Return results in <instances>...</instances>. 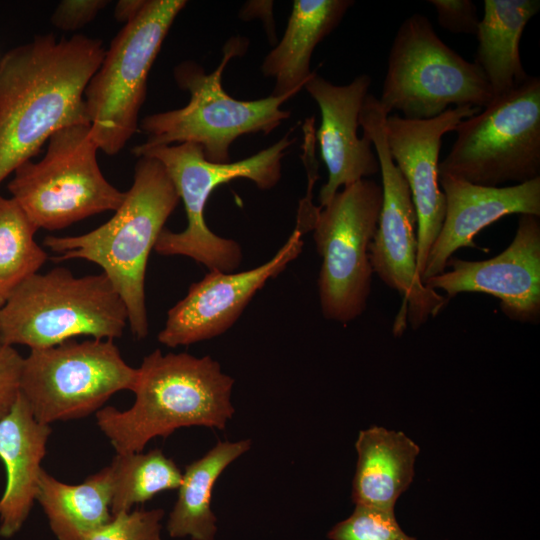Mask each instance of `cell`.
<instances>
[{
    "label": "cell",
    "instance_id": "12",
    "mask_svg": "<svg viewBox=\"0 0 540 540\" xmlns=\"http://www.w3.org/2000/svg\"><path fill=\"white\" fill-rule=\"evenodd\" d=\"M382 206V187L361 179L317 207L311 231L322 258L317 279L320 309L326 320L346 324L367 308L372 286L369 246Z\"/></svg>",
    "mask_w": 540,
    "mask_h": 540
},
{
    "label": "cell",
    "instance_id": "11",
    "mask_svg": "<svg viewBox=\"0 0 540 540\" xmlns=\"http://www.w3.org/2000/svg\"><path fill=\"white\" fill-rule=\"evenodd\" d=\"M455 132L440 174L487 187L540 177V78L494 98Z\"/></svg>",
    "mask_w": 540,
    "mask_h": 540
},
{
    "label": "cell",
    "instance_id": "21",
    "mask_svg": "<svg viewBox=\"0 0 540 540\" xmlns=\"http://www.w3.org/2000/svg\"><path fill=\"white\" fill-rule=\"evenodd\" d=\"M358 459L352 482L355 505L394 510L414 477L419 446L401 431L373 426L355 443Z\"/></svg>",
    "mask_w": 540,
    "mask_h": 540
},
{
    "label": "cell",
    "instance_id": "31",
    "mask_svg": "<svg viewBox=\"0 0 540 540\" xmlns=\"http://www.w3.org/2000/svg\"><path fill=\"white\" fill-rule=\"evenodd\" d=\"M108 3L107 0H63L54 10L51 23L60 30L75 31L90 23Z\"/></svg>",
    "mask_w": 540,
    "mask_h": 540
},
{
    "label": "cell",
    "instance_id": "26",
    "mask_svg": "<svg viewBox=\"0 0 540 540\" xmlns=\"http://www.w3.org/2000/svg\"><path fill=\"white\" fill-rule=\"evenodd\" d=\"M36 232L16 201L0 194V308L48 259Z\"/></svg>",
    "mask_w": 540,
    "mask_h": 540
},
{
    "label": "cell",
    "instance_id": "16",
    "mask_svg": "<svg viewBox=\"0 0 540 540\" xmlns=\"http://www.w3.org/2000/svg\"><path fill=\"white\" fill-rule=\"evenodd\" d=\"M480 110L461 106L449 108L430 119H406L397 114L386 118L388 150L410 188L416 210L420 278L445 215V196L438 181L442 138Z\"/></svg>",
    "mask_w": 540,
    "mask_h": 540
},
{
    "label": "cell",
    "instance_id": "27",
    "mask_svg": "<svg viewBox=\"0 0 540 540\" xmlns=\"http://www.w3.org/2000/svg\"><path fill=\"white\" fill-rule=\"evenodd\" d=\"M329 540H417L398 524L394 510L355 505L352 514L334 525Z\"/></svg>",
    "mask_w": 540,
    "mask_h": 540
},
{
    "label": "cell",
    "instance_id": "33",
    "mask_svg": "<svg viewBox=\"0 0 540 540\" xmlns=\"http://www.w3.org/2000/svg\"><path fill=\"white\" fill-rule=\"evenodd\" d=\"M0 344H1V334H0Z\"/></svg>",
    "mask_w": 540,
    "mask_h": 540
},
{
    "label": "cell",
    "instance_id": "3",
    "mask_svg": "<svg viewBox=\"0 0 540 540\" xmlns=\"http://www.w3.org/2000/svg\"><path fill=\"white\" fill-rule=\"evenodd\" d=\"M179 200L164 166L141 156L130 189L106 223L82 235L46 236L43 240L56 254V261L84 259L103 269L126 305L128 323L137 339L149 333L145 303L148 259Z\"/></svg>",
    "mask_w": 540,
    "mask_h": 540
},
{
    "label": "cell",
    "instance_id": "5",
    "mask_svg": "<svg viewBox=\"0 0 540 540\" xmlns=\"http://www.w3.org/2000/svg\"><path fill=\"white\" fill-rule=\"evenodd\" d=\"M246 40L231 38L224 47L219 66L206 73L194 61L181 62L174 68L177 85L190 95L184 107L144 117L139 130L147 135L140 148L195 143L205 158L213 163L230 162V146L240 136L271 133L290 112L281 106L295 94L269 95L257 100H239L222 86L226 64L245 52Z\"/></svg>",
    "mask_w": 540,
    "mask_h": 540
},
{
    "label": "cell",
    "instance_id": "25",
    "mask_svg": "<svg viewBox=\"0 0 540 540\" xmlns=\"http://www.w3.org/2000/svg\"><path fill=\"white\" fill-rule=\"evenodd\" d=\"M109 466L113 483L112 515L130 511L133 505L144 503L160 492L178 489L182 481L181 470L160 449L116 453Z\"/></svg>",
    "mask_w": 540,
    "mask_h": 540
},
{
    "label": "cell",
    "instance_id": "24",
    "mask_svg": "<svg viewBox=\"0 0 540 540\" xmlns=\"http://www.w3.org/2000/svg\"><path fill=\"white\" fill-rule=\"evenodd\" d=\"M250 447V439L218 441L185 467L178 497L167 521L170 537L215 540L217 518L211 509L214 485L224 470Z\"/></svg>",
    "mask_w": 540,
    "mask_h": 540
},
{
    "label": "cell",
    "instance_id": "32",
    "mask_svg": "<svg viewBox=\"0 0 540 540\" xmlns=\"http://www.w3.org/2000/svg\"><path fill=\"white\" fill-rule=\"evenodd\" d=\"M146 0H120L114 9V16L118 22L126 24L132 20L142 9Z\"/></svg>",
    "mask_w": 540,
    "mask_h": 540
},
{
    "label": "cell",
    "instance_id": "9",
    "mask_svg": "<svg viewBox=\"0 0 540 540\" xmlns=\"http://www.w3.org/2000/svg\"><path fill=\"white\" fill-rule=\"evenodd\" d=\"M493 99L481 69L447 46L426 16L415 13L401 23L378 99L388 115L430 119L451 105L482 109Z\"/></svg>",
    "mask_w": 540,
    "mask_h": 540
},
{
    "label": "cell",
    "instance_id": "10",
    "mask_svg": "<svg viewBox=\"0 0 540 540\" xmlns=\"http://www.w3.org/2000/svg\"><path fill=\"white\" fill-rule=\"evenodd\" d=\"M97 151L89 124L73 125L50 137L41 160L13 172L11 198L37 230H61L121 205L125 192L104 177Z\"/></svg>",
    "mask_w": 540,
    "mask_h": 540
},
{
    "label": "cell",
    "instance_id": "29",
    "mask_svg": "<svg viewBox=\"0 0 540 540\" xmlns=\"http://www.w3.org/2000/svg\"><path fill=\"white\" fill-rule=\"evenodd\" d=\"M437 12L438 24L452 33L476 35L479 18L475 4L470 0H429Z\"/></svg>",
    "mask_w": 540,
    "mask_h": 540
},
{
    "label": "cell",
    "instance_id": "13",
    "mask_svg": "<svg viewBox=\"0 0 540 540\" xmlns=\"http://www.w3.org/2000/svg\"><path fill=\"white\" fill-rule=\"evenodd\" d=\"M137 368L122 358L114 340H72L31 349L23 359L20 393L43 424L88 416L115 393L132 391Z\"/></svg>",
    "mask_w": 540,
    "mask_h": 540
},
{
    "label": "cell",
    "instance_id": "20",
    "mask_svg": "<svg viewBox=\"0 0 540 540\" xmlns=\"http://www.w3.org/2000/svg\"><path fill=\"white\" fill-rule=\"evenodd\" d=\"M351 0H295L285 32L261 65L265 77L273 78L272 96L297 94L313 72L311 57L316 46L342 21Z\"/></svg>",
    "mask_w": 540,
    "mask_h": 540
},
{
    "label": "cell",
    "instance_id": "7",
    "mask_svg": "<svg viewBox=\"0 0 540 540\" xmlns=\"http://www.w3.org/2000/svg\"><path fill=\"white\" fill-rule=\"evenodd\" d=\"M185 0H146L112 40L84 91L90 134L99 150L119 153L139 130L147 79Z\"/></svg>",
    "mask_w": 540,
    "mask_h": 540
},
{
    "label": "cell",
    "instance_id": "30",
    "mask_svg": "<svg viewBox=\"0 0 540 540\" xmlns=\"http://www.w3.org/2000/svg\"><path fill=\"white\" fill-rule=\"evenodd\" d=\"M23 359L13 346L0 344V420L9 413L20 393Z\"/></svg>",
    "mask_w": 540,
    "mask_h": 540
},
{
    "label": "cell",
    "instance_id": "23",
    "mask_svg": "<svg viewBox=\"0 0 540 540\" xmlns=\"http://www.w3.org/2000/svg\"><path fill=\"white\" fill-rule=\"evenodd\" d=\"M112 493L110 466L79 484L61 482L43 469L36 500L58 540H83L112 519Z\"/></svg>",
    "mask_w": 540,
    "mask_h": 540
},
{
    "label": "cell",
    "instance_id": "22",
    "mask_svg": "<svg viewBox=\"0 0 540 540\" xmlns=\"http://www.w3.org/2000/svg\"><path fill=\"white\" fill-rule=\"evenodd\" d=\"M540 9L539 0H485L477 31L476 65L499 97L530 77L521 62L520 40L526 24Z\"/></svg>",
    "mask_w": 540,
    "mask_h": 540
},
{
    "label": "cell",
    "instance_id": "28",
    "mask_svg": "<svg viewBox=\"0 0 540 540\" xmlns=\"http://www.w3.org/2000/svg\"><path fill=\"white\" fill-rule=\"evenodd\" d=\"M163 517V509L121 512L83 540H162Z\"/></svg>",
    "mask_w": 540,
    "mask_h": 540
},
{
    "label": "cell",
    "instance_id": "8",
    "mask_svg": "<svg viewBox=\"0 0 540 540\" xmlns=\"http://www.w3.org/2000/svg\"><path fill=\"white\" fill-rule=\"evenodd\" d=\"M388 114L372 94L364 99L359 126L372 143L382 177V206L378 227L369 246L373 273L401 297L393 332L401 335L436 317L449 299L423 284L417 269V215L410 188L392 160L386 141Z\"/></svg>",
    "mask_w": 540,
    "mask_h": 540
},
{
    "label": "cell",
    "instance_id": "2",
    "mask_svg": "<svg viewBox=\"0 0 540 540\" xmlns=\"http://www.w3.org/2000/svg\"><path fill=\"white\" fill-rule=\"evenodd\" d=\"M234 379L206 355L156 349L137 368L134 404L96 412V422L117 454L142 452L155 437L167 438L182 427L223 430L233 417Z\"/></svg>",
    "mask_w": 540,
    "mask_h": 540
},
{
    "label": "cell",
    "instance_id": "1",
    "mask_svg": "<svg viewBox=\"0 0 540 540\" xmlns=\"http://www.w3.org/2000/svg\"><path fill=\"white\" fill-rule=\"evenodd\" d=\"M104 54L99 39L44 34L0 59V184L55 132L89 124L84 91Z\"/></svg>",
    "mask_w": 540,
    "mask_h": 540
},
{
    "label": "cell",
    "instance_id": "18",
    "mask_svg": "<svg viewBox=\"0 0 540 540\" xmlns=\"http://www.w3.org/2000/svg\"><path fill=\"white\" fill-rule=\"evenodd\" d=\"M445 196V215L434 241L421 280L441 274L460 248L476 247L475 236L490 224L510 214L540 217V177L506 187L469 183L449 174H438Z\"/></svg>",
    "mask_w": 540,
    "mask_h": 540
},
{
    "label": "cell",
    "instance_id": "17",
    "mask_svg": "<svg viewBox=\"0 0 540 540\" xmlns=\"http://www.w3.org/2000/svg\"><path fill=\"white\" fill-rule=\"evenodd\" d=\"M370 85L367 74L358 75L349 84L335 85L315 72L304 85L321 112L316 137L328 178L319 192V207L341 188L380 172L371 141L358 136L359 114Z\"/></svg>",
    "mask_w": 540,
    "mask_h": 540
},
{
    "label": "cell",
    "instance_id": "14",
    "mask_svg": "<svg viewBox=\"0 0 540 540\" xmlns=\"http://www.w3.org/2000/svg\"><path fill=\"white\" fill-rule=\"evenodd\" d=\"M303 233L296 227L275 255L241 272L209 271L192 283L167 313L158 341L170 348L210 340L228 331L256 293L281 274L302 252Z\"/></svg>",
    "mask_w": 540,
    "mask_h": 540
},
{
    "label": "cell",
    "instance_id": "4",
    "mask_svg": "<svg viewBox=\"0 0 540 540\" xmlns=\"http://www.w3.org/2000/svg\"><path fill=\"white\" fill-rule=\"evenodd\" d=\"M288 131L279 141L260 152L228 163L208 161L195 143L140 148L137 157L158 160L166 169L187 217V226L180 232L164 228L154 250L164 256H185L204 265L209 271L234 272L243 259L235 240L221 237L207 226L204 210L212 192L221 184L238 178L252 181L260 190L275 187L281 178V162L286 150L295 142Z\"/></svg>",
    "mask_w": 540,
    "mask_h": 540
},
{
    "label": "cell",
    "instance_id": "19",
    "mask_svg": "<svg viewBox=\"0 0 540 540\" xmlns=\"http://www.w3.org/2000/svg\"><path fill=\"white\" fill-rule=\"evenodd\" d=\"M51 434L38 422L19 393L9 413L0 420V458L6 469V486L0 498V536L11 538L22 528L36 501L41 462Z\"/></svg>",
    "mask_w": 540,
    "mask_h": 540
},
{
    "label": "cell",
    "instance_id": "6",
    "mask_svg": "<svg viewBox=\"0 0 540 540\" xmlns=\"http://www.w3.org/2000/svg\"><path fill=\"white\" fill-rule=\"evenodd\" d=\"M127 323L126 305L103 272L76 277L64 267L34 274L0 308L1 343L30 350L78 336L114 340Z\"/></svg>",
    "mask_w": 540,
    "mask_h": 540
},
{
    "label": "cell",
    "instance_id": "15",
    "mask_svg": "<svg viewBox=\"0 0 540 540\" xmlns=\"http://www.w3.org/2000/svg\"><path fill=\"white\" fill-rule=\"evenodd\" d=\"M441 274L424 285L445 293H484L500 300L503 314L517 322L540 320V217L520 214L514 239L499 255L483 261L451 257Z\"/></svg>",
    "mask_w": 540,
    "mask_h": 540
}]
</instances>
